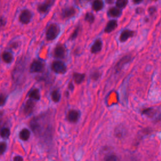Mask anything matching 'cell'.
<instances>
[{
	"label": "cell",
	"instance_id": "obj_1",
	"mask_svg": "<svg viewBox=\"0 0 161 161\" xmlns=\"http://www.w3.org/2000/svg\"><path fill=\"white\" fill-rule=\"evenodd\" d=\"M60 33V28L58 25L52 23L48 28L46 32V38L47 40L52 41L57 38Z\"/></svg>",
	"mask_w": 161,
	"mask_h": 161
},
{
	"label": "cell",
	"instance_id": "obj_2",
	"mask_svg": "<svg viewBox=\"0 0 161 161\" xmlns=\"http://www.w3.org/2000/svg\"><path fill=\"white\" fill-rule=\"evenodd\" d=\"M52 69L57 74H64L67 71V67L65 64L60 60H56L52 63Z\"/></svg>",
	"mask_w": 161,
	"mask_h": 161
},
{
	"label": "cell",
	"instance_id": "obj_3",
	"mask_svg": "<svg viewBox=\"0 0 161 161\" xmlns=\"http://www.w3.org/2000/svg\"><path fill=\"white\" fill-rule=\"evenodd\" d=\"M55 0H46L43 3L40 4L37 7V10L40 13H46L51 7L54 5Z\"/></svg>",
	"mask_w": 161,
	"mask_h": 161
},
{
	"label": "cell",
	"instance_id": "obj_4",
	"mask_svg": "<svg viewBox=\"0 0 161 161\" xmlns=\"http://www.w3.org/2000/svg\"><path fill=\"white\" fill-rule=\"evenodd\" d=\"M32 16H33V15H32V13L29 10H24L22 11L21 14L20 15V22L23 24L29 23L32 18Z\"/></svg>",
	"mask_w": 161,
	"mask_h": 161
},
{
	"label": "cell",
	"instance_id": "obj_5",
	"mask_svg": "<svg viewBox=\"0 0 161 161\" xmlns=\"http://www.w3.org/2000/svg\"><path fill=\"white\" fill-rule=\"evenodd\" d=\"M44 70V64L40 60H34L31 64L30 67V71L32 73L35 72H41Z\"/></svg>",
	"mask_w": 161,
	"mask_h": 161
},
{
	"label": "cell",
	"instance_id": "obj_6",
	"mask_svg": "<svg viewBox=\"0 0 161 161\" xmlns=\"http://www.w3.org/2000/svg\"><path fill=\"white\" fill-rule=\"evenodd\" d=\"M76 13V10L74 7H66L63 9L61 13V17L64 19H68L73 17Z\"/></svg>",
	"mask_w": 161,
	"mask_h": 161
},
{
	"label": "cell",
	"instance_id": "obj_7",
	"mask_svg": "<svg viewBox=\"0 0 161 161\" xmlns=\"http://www.w3.org/2000/svg\"><path fill=\"white\" fill-rule=\"evenodd\" d=\"M132 59V57L130 55H125L121 59L118 63L116 64L115 66V71L116 72H120L121 70L123 69V67L126 65Z\"/></svg>",
	"mask_w": 161,
	"mask_h": 161
},
{
	"label": "cell",
	"instance_id": "obj_8",
	"mask_svg": "<svg viewBox=\"0 0 161 161\" xmlns=\"http://www.w3.org/2000/svg\"><path fill=\"white\" fill-rule=\"evenodd\" d=\"M35 106V103L34 99H30L26 102L23 108V113L25 115H30L34 111Z\"/></svg>",
	"mask_w": 161,
	"mask_h": 161
},
{
	"label": "cell",
	"instance_id": "obj_9",
	"mask_svg": "<svg viewBox=\"0 0 161 161\" xmlns=\"http://www.w3.org/2000/svg\"><path fill=\"white\" fill-rule=\"evenodd\" d=\"M80 117V113L76 110H71L68 113L67 119L71 123H76Z\"/></svg>",
	"mask_w": 161,
	"mask_h": 161
},
{
	"label": "cell",
	"instance_id": "obj_10",
	"mask_svg": "<svg viewBox=\"0 0 161 161\" xmlns=\"http://www.w3.org/2000/svg\"><path fill=\"white\" fill-rule=\"evenodd\" d=\"M66 54V49L62 45H58L54 50V55L55 57L62 59Z\"/></svg>",
	"mask_w": 161,
	"mask_h": 161
},
{
	"label": "cell",
	"instance_id": "obj_11",
	"mask_svg": "<svg viewBox=\"0 0 161 161\" xmlns=\"http://www.w3.org/2000/svg\"><path fill=\"white\" fill-rule=\"evenodd\" d=\"M135 32L134 31H132L130 30H123L122 34L120 35V41L121 42H126L128 39L134 37Z\"/></svg>",
	"mask_w": 161,
	"mask_h": 161
},
{
	"label": "cell",
	"instance_id": "obj_12",
	"mask_svg": "<svg viewBox=\"0 0 161 161\" xmlns=\"http://www.w3.org/2000/svg\"><path fill=\"white\" fill-rule=\"evenodd\" d=\"M118 27V22L115 20H111L108 22L107 25L104 29V32L107 34L111 33L113 30H115Z\"/></svg>",
	"mask_w": 161,
	"mask_h": 161
},
{
	"label": "cell",
	"instance_id": "obj_13",
	"mask_svg": "<svg viewBox=\"0 0 161 161\" xmlns=\"http://www.w3.org/2000/svg\"><path fill=\"white\" fill-rule=\"evenodd\" d=\"M102 47H103V42L102 41V40L100 39L96 40L91 48V53L92 54L98 53V52H99L101 50H102Z\"/></svg>",
	"mask_w": 161,
	"mask_h": 161
},
{
	"label": "cell",
	"instance_id": "obj_14",
	"mask_svg": "<svg viewBox=\"0 0 161 161\" xmlns=\"http://www.w3.org/2000/svg\"><path fill=\"white\" fill-rule=\"evenodd\" d=\"M108 15L110 17L118 18L122 15V10L118 7H113L108 11Z\"/></svg>",
	"mask_w": 161,
	"mask_h": 161
},
{
	"label": "cell",
	"instance_id": "obj_15",
	"mask_svg": "<svg viewBox=\"0 0 161 161\" xmlns=\"http://www.w3.org/2000/svg\"><path fill=\"white\" fill-rule=\"evenodd\" d=\"M92 9L96 11H101L104 7L103 0H94L92 3Z\"/></svg>",
	"mask_w": 161,
	"mask_h": 161
},
{
	"label": "cell",
	"instance_id": "obj_16",
	"mask_svg": "<svg viewBox=\"0 0 161 161\" xmlns=\"http://www.w3.org/2000/svg\"><path fill=\"white\" fill-rule=\"evenodd\" d=\"M86 76L84 74L79 73V72H75L73 74V79L76 84H81L83 81L84 79H85Z\"/></svg>",
	"mask_w": 161,
	"mask_h": 161
},
{
	"label": "cell",
	"instance_id": "obj_17",
	"mask_svg": "<svg viewBox=\"0 0 161 161\" xmlns=\"http://www.w3.org/2000/svg\"><path fill=\"white\" fill-rule=\"evenodd\" d=\"M29 97L34 100H37L38 101L40 99V91L38 89H34L31 91L29 92Z\"/></svg>",
	"mask_w": 161,
	"mask_h": 161
},
{
	"label": "cell",
	"instance_id": "obj_18",
	"mask_svg": "<svg viewBox=\"0 0 161 161\" xmlns=\"http://www.w3.org/2000/svg\"><path fill=\"white\" fill-rule=\"evenodd\" d=\"M2 59L3 60V61L10 64L11 63L13 60V54H12L11 52H5L4 53L2 54Z\"/></svg>",
	"mask_w": 161,
	"mask_h": 161
},
{
	"label": "cell",
	"instance_id": "obj_19",
	"mask_svg": "<svg viewBox=\"0 0 161 161\" xmlns=\"http://www.w3.org/2000/svg\"><path fill=\"white\" fill-rule=\"evenodd\" d=\"M30 132L27 128H23L20 133V138L23 141H27L29 139Z\"/></svg>",
	"mask_w": 161,
	"mask_h": 161
},
{
	"label": "cell",
	"instance_id": "obj_20",
	"mask_svg": "<svg viewBox=\"0 0 161 161\" xmlns=\"http://www.w3.org/2000/svg\"><path fill=\"white\" fill-rule=\"evenodd\" d=\"M51 95L52 99L53 100V102L55 103H58L60 99V98H61V94H60L58 90H54L52 92Z\"/></svg>",
	"mask_w": 161,
	"mask_h": 161
},
{
	"label": "cell",
	"instance_id": "obj_21",
	"mask_svg": "<svg viewBox=\"0 0 161 161\" xmlns=\"http://www.w3.org/2000/svg\"><path fill=\"white\" fill-rule=\"evenodd\" d=\"M84 20L89 23H92L95 20V17L91 12H88L84 17Z\"/></svg>",
	"mask_w": 161,
	"mask_h": 161
},
{
	"label": "cell",
	"instance_id": "obj_22",
	"mask_svg": "<svg viewBox=\"0 0 161 161\" xmlns=\"http://www.w3.org/2000/svg\"><path fill=\"white\" fill-rule=\"evenodd\" d=\"M128 0H116V6L120 9H123L128 5Z\"/></svg>",
	"mask_w": 161,
	"mask_h": 161
},
{
	"label": "cell",
	"instance_id": "obj_23",
	"mask_svg": "<svg viewBox=\"0 0 161 161\" xmlns=\"http://www.w3.org/2000/svg\"><path fill=\"white\" fill-rule=\"evenodd\" d=\"M155 113V110L152 108H146V109H144V110H142V114L146 115L147 116H149V117H151V116H154Z\"/></svg>",
	"mask_w": 161,
	"mask_h": 161
},
{
	"label": "cell",
	"instance_id": "obj_24",
	"mask_svg": "<svg viewBox=\"0 0 161 161\" xmlns=\"http://www.w3.org/2000/svg\"><path fill=\"white\" fill-rule=\"evenodd\" d=\"M0 135H1V136L2 138L8 139L10 135V130L8 128H3L1 130V132H0Z\"/></svg>",
	"mask_w": 161,
	"mask_h": 161
},
{
	"label": "cell",
	"instance_id": "obj_25",
	"mask_svg": "<svg viewBox=\"0 0 161 161\" xmlns=\"http://www.w3.org/2000/svg\"><path fill=\"white\" fill-rule=\"evenodd\" d=\"M80 26H78L76 27V28L75 29V30H74V32H72V34H71V37H70V40H75L76 38L78 37V36L79 35V33L80 32Z\"/></svg>",
	"mask_w": 161,
	"mask_h": 161
},
{
	"label": "cell",
	"instance_id": "obj_26",
	"mask_svg": "<svg viewBox=\"0 0 161 161\" xmlns=\"http://www.w3.org/2000/svg\"><path fill=\"white\" fill-rule=\"evenodd\" d=\"M7 144L5 142H0V155H3L6 150Z\"/></svg>",
	"mask_w": 161,
	"mask_h": 161
},
{
	"label": "cell",
	"instance_id": "obj_27",
	"mask_svg": "<svg viewBox=\"0 0 161 161\" xmlns=\"http://www.w3.org/2000/svg\"><path fill=\"white\" fill-rule=\"evenodd\" d=\"M6 101V97L5 94H0V106H3L5 104Z\"/></svg>",
	"mask_w": 161,
	"mask_h": 161
},
{
	"label": "cell",
	"instance_id": "obj_28",
	"mask_svg": "<svg viewBox=\"0 0 161 161\" xmlns=\"http://www.w3.org/2000/svg\"><path fill=\"white\" fill-rule=\"evenodd\" d=\"M104 160L107 161H114V160H118V159L117 158V157L115 155H110L107 156L106 158L104 159Z\"/></svg>",
	"mask_w": 161,
	"mask_h": 161
},
{
	"label": "cell",
	"instance_id": "obj_29",
	"mask_svg": "<svg viewBox=\"0 0 161 161\" xmlns=\"http://www.w3.org/2000/svg\"><path fill=\"white\" fill-rule=\"evenodd\" d=\"M99 76H100V74L98 72H94L93 74H91V79L94 80H96L98 79Z\"/></svg>",
	"mask_w": 161,
	"mask_h": 161
},
{
	"label": "cell",
	"instance_id": "obj_30",
	"mask_svg": "<svg viewBox=\"0 0 161 161\" xmlns=\"http://www.w3.org/2000/svg\"><path fill=\"white\" fill-rule=\"evenodd\" d=\"M156 11H157V8L155 6H151L148 8V13H149L150 15H152L154 13H155Z\"/></svg>",
	"mask_w": 161,
	"mask_h": 161
},
{
	"label": "cell",
	"instance_id": "obj_31",
	"mask_svg": "<svg viewBox=\"0 0 161 161\" xmlns=\"http://www.w3.org/2000/svg\"><path fill=\"white\" fill-rule=\"evenodd\" d=\"M5 24H6L5 20L3 18H0V29H2V28L5 25Z\"/></svg>",
	"mask_w": 161,
	"mask_h": 161
},
{
	"label": "cell",
	"instance_id": "obj_32",
	"mask_svg": "<svg viewBox=\"0 0 161 161\" xmlns=\"http://www.w3.org/2000/svg\"><path fill=\"white\" fill-rule=\"evenodd\" d=\"M13 160L15 161H22V160H23V159L22 158L21 156H16L15 158H14Z\"/></svg>",
	"mask_w": 161,
	"mask_h": 161
},
{
	"label": "cell",
	"instance_id": "obj_33",
	"mask_svg": "<svg viewBox=\"0 0 161 161\" xmlns=\"http://www.w3.org/2000/svg\"><path fill=\"white\" fill-rule=\"evenodd\" d=\"M68 88H69V89L71 90V91H73L74 89V86L73 85V84H72V83H70L69 84V86H68Z\"/></svg>",
	"mask_w": 161,
	"mask_h": 161
},
{
	"label": "cell",
	"instance_id": "obj_34",
	"mask_svg": "<svg viewBox=\"0 0 161 161\" xmlns=\"http://www.w3.org/2000/svg\"><path fill=\"white\" fill-rule=\"evenodd\" d=\"M143 1V0H133V2H134V4L135 5H139V4H140Z\"/></svg>",
	"mask_w": 161,
	"mask_h": 161
},
{
	"label": "cell",
	"instance_id": "obj_35",
	"mask_svg": "<svg viewBox=\"0 0 161 161\" xmlns=\"http://www.w3.org/2000/svg\"><path fill=\"white\" fill-rule=\"evenodd\" d=\"M3 112L0 111V125H1L2 120H3Z\"/></svg>",
	"mask_w": 161,
	"mask_h": 161
},
{
	"label": "cell",
	"instance_id": "obj_36",
	"mask_svg": "<svg viewBox=\"0 0 161 161\" xmlns=\"http://www.w3.org/2000/svg\"><path fill=\"white\" fill-rule=\"evenodd\" d=\"M153 1H158V0H153Z\"/></svg>",
	"mask_w": 161,
	"mask_h": 161
}]
</instances>
